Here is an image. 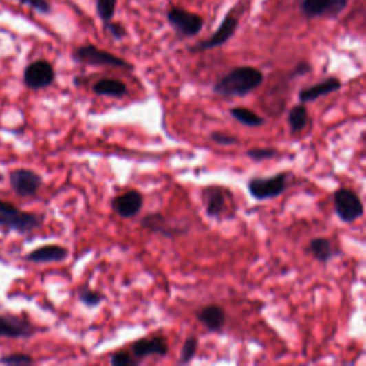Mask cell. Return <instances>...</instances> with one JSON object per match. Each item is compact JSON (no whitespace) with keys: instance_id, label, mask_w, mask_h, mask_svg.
Listing matches in <instances>:
<instances>
[{"instance_id":"obj_10","label":"cell","mask_w":366,"mask_h":366,"mask_svg":"<svg viewBox=\"0 0 366 366\" xmlns=\"http://www.w3.org/2000/svg\"><path fill=\"white\" fill-rule=\"evenodd\" d=\"M10 185L13 191L22 196H33L42 186V177L30 169H14L10 173Z\"/></svg>"},{"instance_id":"obj_28","label":"cell","mask_w":366,"mask_h":366,"mask_svg":"<svg viewBox=\"0 0 366 366\" xmlns=\"http://www.w3.org/2000/svg\"><path fill=\"white\" fill-rule=\"evenodd\" d=\"M139 363H140L139 359H136L133 355L127 352H118L111 356L112 366H138Z\"/></svg>"},{"instance_id":"obj_16","label":"cell","mask_w":366,"mask_h":366,"mask_svg":"<svg viewBox=\"0 0 366 366\" xmlns=\"http://www.w3.org/2000/svg\"><path fill=\"white\" fill-rule=\"evenodd\" d=\"M197 321L202 323L209 332H221L226 323V312L222 306L208 305L196 314Z\"/></svg>"},{"instance_id":"obj_26","label":"cell","mask_w":366,"mask_h":366,"mask_svg":"<svg viewBox=\"0 0 366 366\" xmlns=\"http://www.w3.org/2000/svg\"><path fill=\"white\" fill-rule=\"evenodd\" d=\"M278 155V151L274 148H253L246 152V156L250 158L253 162L259 163L262 160L272 159Z\"/></svg>"},{"instance_id":"obj_18","label":"cell","mask_w":366,"mask_h":366,"mask_svg":"<svg viewBox=\"0 0 366 366\" xmlns=\"http://www.w3.org/2000/svg\"><path fill=\"white\" fill-rule=\"evenodd\" d=\"M142 228L148 229L153 233H162L163 236H166V237H173V236L182 233V229L175 230L173 228H171L166 222V219H164V216L160 213L146 215L142 221Z\"/></svg>"},{"instance_id":"obj_20","label":"cell","mask_w":366,"mask_h":366,"mask_svg":"<svg viewBox=\"0 0 366 366\" xmlns=\"http://www.w3.org/2000/svg\"><path fill=\"white\" fill-rule=\"evenodd\" d=\"M308 249L312 253L314 258L323 265L331 261L335 255L332 242L326 239V237H314V239L310 241Z\"/></svg>"},{"instance_id":"obj_19","label":"cell","mask_w":366,"mask_h":366,"mask_svg":"<svg viewBox=\"0 0 366 366\" xmlns=\"http://www.w3.org/2000/svg\"><path fill=\"white\" fill-rule=\"evenodd\" d=\"M94 92L99 96H109V98H123L127 95L126 85L119 79L103 78L94 85Z\"/></svg>"},{"instance_id":"obj_31","label":"cell","mask_w":366,"mask_h":366,"mask_svg":"<svg viewBox=\"0 0 366 366\" xmlns=\"http://www.w3.org/2000/svg\"><path fill=\"white\" fill-rule=\"evenodd\" d=\"M17 2L22 3V5H26V6H30L36 12L43 13V14H47L52 10V6L47 0H17Z\"/></svg>"},{"instance_id":"obj_3","label":"cell","mask_w":366,"mask_h":366,"mask_svg":"<svg viewBox=\"0 0 366 366\" xmlns=\"http://www.w3.org/2000/svg\"><path fill=\"white\" fill-rule=\"evenodd\" d=\"M73 59L79 63H86L90 66H111L119 69L133 70V65L127 61L116 56V54L99 49L95 45H85L73 52Z\"/></svg>"},{"instance_id":"obj_32","label":"cell","mask_w":366,"mask_h":366,"mask_svg":"<svg viewBox=\"0 0 366 366\" xmlns=\"http://www.w3.org/2000/svg\"><path fill=\"white\" fill-rule=\"evenodd\" d=\"M310 70H312V66H310L308 62H301V63H298V66L294 69V72H292V78H295V76H303V75H306V73H309Z\"/></svg>"},{"instance_id":"obj_25","label":"cell","mask_w":366,"mask_h":366,"mask_svg":"<svg viewBox=\"0 0 366 366\" xmlns=\"http://www.w3.org/2000/svg\"><path fill=\"white\" fill-rule=\"evenodd\" d=\"M197 346H199V341L196 336H189L185 343L182 346V351H180V356L177 363L179 365H186L189 362H192V359L196 356L197 352Z\"/></svg>"},{"instance_id":"obj_1","label":"cell","mask_w":366,"mask_h":366,"mask_svg":"<svg viewBox=\"0 0 366 366\" xmlns=\"http://www.w3.org/2000/svg\"><path fill=\"white\" fill-rule=\"evenodd\" d=\"M263 72L253 66H237L213 85V92L221 96H248L263 83Z\"/></svg>"},{"instance_id":"obj_9","label":"cell","mask_w":366,"mask_h":366,"mask_svg":"<svg viewBox=\"0 0 366 366\" xmlns=\"http://www.w3.org/2000/svg\"><path fill=\"white\" fill-rule=\"evenodd\" d=\"M56 78L53 66L47 61H36L30 63L23 73L25 85L32 90H39L50 86Z\"/></svg>"},{"instance_id":"obj_7","label":"cell","mask_w":366,"mask_h":366,"mask_svg":"<svg viewBox=\"0 0 366 366\" xmlns=\"http://www.w3.org/2000/svg\"><path fill=\"white\" fill-rule=\"evenodd\" d=\"M237 26H239V19H237V17L233 14V12L230 10L225 14L224 21L221 22V25H219V28L212 33L211 38L197 42L196 45L191 46L189 50L192 53H195V52H206V50L221 47L233 38Z\"/></svg>"},{"instance_id":"obj_2","label":"cell","mask_w":366,"mask_h":366,"mask_svg":"<svg viewBox=\"0 0 366 366\" xmlns=\"http://www.w3.org/2000/svg\"><path fill=\"white\" fill-rule=\"evenodd\" d=\"M42 225V217L32 212L17 209L14 205L0 200V228L17 233H29Z\"/></svg>"},{"instance_id":"obj_24","label":"cell","mask_w":366,"mask_h":366,"mask_svg":"<svg viewBox=\"0 0 366 366\" xmlns=\"http://www.w3.org/2000/svg\"><path fill=\"white\" fill-rule=\"evenodd\" d=\"M118 6V0H96V13L102 23L114 19Z\"/></svg>"},{"instance_id":"obj_27","label":"cell","mask_w":366,"mask_h":366,"mask_svg":"<svg viewBox=\"0 0 366 366\" xmlns=\"http://www.w3.org/2000/svg\"><path fill=\"white\" fill-rule=\"evenodd\" d=\"M34 360L28 354H10L0 358V363L9 366H19V365H32Z\"/></svg>"},{"instance_id":"obj_11","label":"cell","mask_w":366,"mask_h":366,"mask_svg":"<svg viewBox=\"0 0 366 366\" xmlns=\"http://www.w3.org/2000/svg\"><path fill=\"white\" fill-rule=\"evenodd\" d=\"M169 352V345L164 336H153V338H143L132 343V355L142 360L148 356H166Z\"/></svg>"},{"instance_id":"obj_23","label":"cell","mask_w":366,"mask_h":366,"mask_svg":"<svg viewBox=\"0 0 366 366\" xmlns=\"http://www.w3.org/2000/svg\"><path fill=\"white\" fill-rule=\"evenodd\" d=\"M78 298L87 308H96L105 301V295L103 294H100V292H98L95 289L89 288L87 285L79 288Z\"/></svg>"},{"instance_id":"obj_17","label":"cell","mask_w":366,"mask_h":366,"mask_svg":"<svg viewBox=\"0 0 366 366\" xmlns=\"http://www.w3.org/2000/svg\"><path fill=\"white\" fill-rule=\"evenodd\" d=\"M69 250L61 245H46L32 250L26 259L33 263H58L67 259Z\"/></svg>"},{"instance_id":"obj_29","label":"cell","mask_w":366,"mask_h":366,"mask_svg":"<svg viewBox=\"0 0 366 366\" xmlns=\"http://www.w3.org/2000/svg\"><path fill=\"white\" fill-rule=\"evenodd\" d=\"M103 29L107 33H111V36L115 41H122V39L126 38V34H127L126 28L122 23H119V22H114V19L109 21V22H105L103 23Z\"/></svg>"},{"instance_id":"obj_8","label":"cell","mask_w":366,"mask_h":366,"mask_svg":"<svg viewBox=\"0 0 366 366\" xmlns=\"http://www.w3.org/2000/svg\"><path fill=\"white\" fill-rule=\"evenodd\" d=\"M349 0H302L301 12L308 19H318V17H336L346 9Z\"/></svg>"},{"instance_id":"obj_5","label":"cell","mask_w":366,"mask_h":366,"mask_svg":"<svg viewBox=\"0 0 366 366\" xmlns=\"http://www.w3.org/2000/svg\"><path fill=\"white\" fill-rule=\"evenodd\" d=\"M288 173L282 172L269 177H252L248 180V192L256 200L278 197L286 191Z\"/></svg>"},{"instance_id":"obj_30","label":"cell","mask_w":366,"mask_h":366,"mask_svg":"<svg viewBox=\"0 0 366 366\" xmlns=\"http://www.w3.org/2000/svg\"><path fill=\"white\" fill-rule=\"evenodd\" d=\"M211 140L215 142L219 146H235L239 144V139L233 135L224 133V132H212L211 133Z\"/></svg>"},{"instance_id":"obj_6","label":"cell","mask_w":366,"mask_h":366,"mask_svg":"<svg viewBox=\"0 0 366 366\" xmlns=\"http://www.w3.org/2000/svg\"><path fill=\"white\" fill-rule=\"evenodd\" d=\"M334 206L338 217L345 224L355 222L365 212L358 193L346 188H341L334 193Z\"/></svg>"},{"instance_id":"obj_4","label":"cell","mask_w":366,"mask_h":366,"mask_svg":"<svg viewBox=\"0 0 366 366\" xmlns=\"http://www.w3.org/2000/svg\"><path fill=\"white\" fill-rule=\"evenodd\" d=\"M166 19L171 28L180 38H195L204 29L202 16L189 12L183 8L172 6L166 13Z\"/></svg>"},{"instance_id":"obj_21","label":"cell","mask_w":366,"mask_h":366,"mask_svg":"<svg viewBox=\"0 0 366 366\" xmlns=\"http://www.w3.org/2000/svg\"><path fill=\"white\" fill-rule=\"evenodd\" d=\"M308 122H309V115L305 105H297L290 109L288 114V123L292 133L302 132L308 126Z\"/></svg>"},{"instance_id":"obj_12","label":"cell","mask_w":366,"mask_h":366,"mask_svg":"<svg viewBox=\"0 0 366 366\" xmlns=\"http://www.w3.org/2000/svg\"><path fill=\"white\" fill-rule=\"evenodd\" d=\"M143 206V195L139 191H127L112 200L114 211L123 219L135 217Z\"/></svg>"},{"instance_id":"obj_22","label":"cell","mask_w":366,"mask_h":366,"mask_svg":"<svg viewBox=\"0 0 366 366\" xmlns=\"http://www.w3.org/2000/svg\"><path fill=\"white\" fill-rule=\"evenodd\" d=\"M230 116L236 119L239 123L249 126V127H259L265 123V119L261 118L258 114H255L250 109L246 107H233L230 109Z\"/></svg>"},{"instance_id":"obj_14","label":"cell","mask_w":366,"mask_h":366,"mask_svg":"<svg viewBox=\"0 0 366 366\" xmlns=\"http://www.w3.org/2000/svg\"><path fill=\"white\" fill-rule=\"evenodd\" d=\"M205 212L212 219H219L228 211V193L219 186H208L204 189Z\"/></svg>"},{"instance_id":"obj_15","label":"cell","mask_w":366,"mask_h":366,"mask_svg":"<svg viewBox=\"0 0 366 366\" xmlns=\"http://www.w3.org/2000/svg\"><path fill=\"white\" fill-rule=\"evenodd\" d=\"M342 89V82L332 76V78H327L314 86H309V87H305L299 92V100L301 103H310V102H315L316 99L319 98H323V96H327L331 94H335V92L341 90Z\"/></svg>"},{"instance_id":"obj_13","label":"cell","mask_w":366,"mask_h":366,"mask_svg":"<svg viewBox=\"0 0 366 366\" xmlns=\"http://www.w3.org/2000/svg\"><path fill=\"white\" fill-rule=\"evenodd\" d=\"M36 334V327L17 316L0 315V336L2 338H30Z\"/></svg>"}]
</instances>
